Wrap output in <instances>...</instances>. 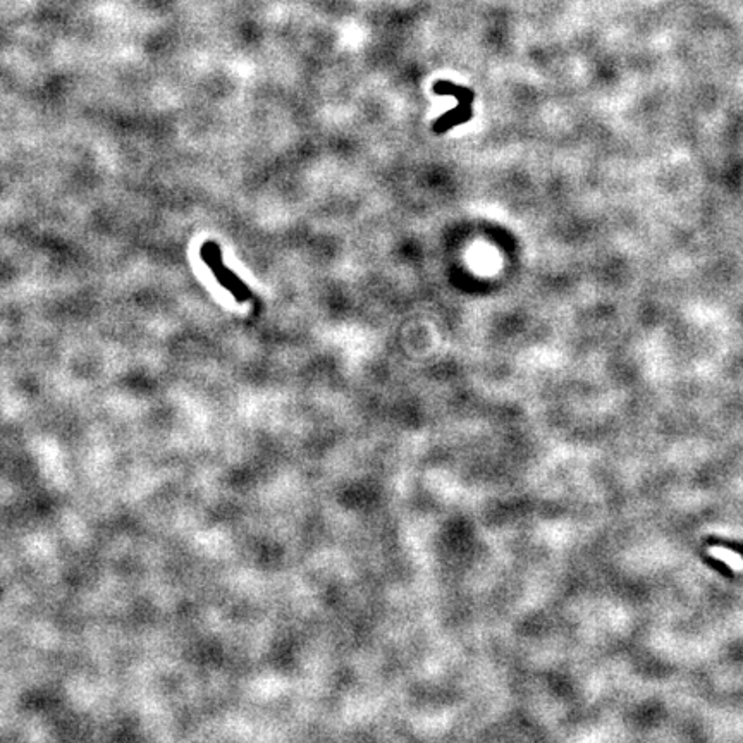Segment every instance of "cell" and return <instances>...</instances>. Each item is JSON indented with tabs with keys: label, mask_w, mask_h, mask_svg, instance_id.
Listing matches in <instances>:
<instances>
[{
	"label": "cell",
	"mask_w": 743,
	"mask_h": 743,
	"mask_svg": "<svg viewBox=\"0 0 743 743\" xmlns=\"http://www.w3.org/2000/svg\"><path fill=\"white\" fill-rule=\"evenodd\" d=\"M434 91L439 95L451 93V95H454V98L458 100V107H456V109H452L451 112L444 114L443 117H439V119L436 121V124H434V131H436L437 135L446 133V131L459 126V124H463L465 121L472 119L473 117L472 104H473V100H475L472 90H468V88H465V86H456L454 83H450V81H437V83L434 84Z\"/></svg>",
	"instance_id": "cell-1"
},
{
	"label": "cell",
	"mask_w": 743,
	"mask_h": 743,
	"mask_svg": "<svg viewBox=\"0 0 743 743\" xmlns=\"http://www.w3.org/2000/svg\"><path fill=\"white\" fill-rule=\"evenodd\" d=\"M200 256H201V260H204V262L210 267V270L213 272L217 281H219L220 284L227 289V291L233 294L238 301H241L243 303V301L250 300V296H252L250 288H246L245 282H243L241 279L234 274V272H231L229 268L224 266L222 252H220L217 243H213V241L204 243L200 248Z\"/></svg>",
	"instance_id": "cell-2"
}]
</instances>
